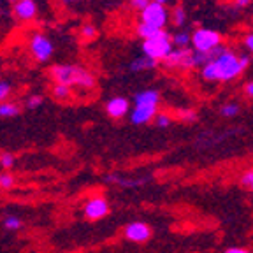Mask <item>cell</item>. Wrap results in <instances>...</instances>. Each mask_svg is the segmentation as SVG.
Segmentation results:
<instances>
[{
    "label": "cell",
    "instance_id": "obj_28",
    "mask_svg": "<svg viewBox=\"0 0 253 253\" xmlns=\"http://www.w3.org/2000/svg\"><path fill=\"white\" fill-rule=\"evenodd\" d=\"M12 91V84L5 79H0V102H5Z\"/></svg>",
    "mask_w": 253,
    "mask_h": 253
},
{
    "label": "cell",
    "instance_id": "obj_38",
    "mask_svg": "<svg viewBox=\"0 0 253 253\" xmlns=\"http://www.w3.org/2000/svg\"><path fill=\"white\" fill-rule=\"evenodd\" d=\"M9 2H11V4H16V2H18V0H9Z\"/></svg>",
    "mask_w": 253,
    "mask_h": 253
},
{
    "label": "cell",
    "instance_id": "obj_2",
    "mask_svg": "<svg viewBox=\"0 0 253 253\" xmlns=\"http://www.w3.org/2000/svg\"><path fill=\"white\" fill-rule=\"evenodd\" d=\"M49 76L55 83L67 84L71 88L91 90L95 86V76L83 65L78 63H56L49 69Z\"/></svg>",
    "mask_w": 253,
    "mask_h": 253
},
{
    "label": "cell",
    "instance_id": "obj_25",
    "mask_svg": "<svg viewBox=\"0 0 253 253\" xmlns=\"http://www.w3.org/2000/svg\"><path fill=\"white\" fill-rule=\"evenodd\" d=\"M178 118L185 123H194V122H197V113H195L194 109H179Z\"/></svg>",
    "mask_w": 253,
    "mask_h": 253
},
{
    "label": "cell",
    "instance_id": "obj_23",
    "mask_svg": "<svg viewBox=\"0 0 253 253\" xmlns=\"http://www.w3.org/2000/svg\"><path fill=\"white\" fill-rule=\"evenodd\" d=\"M220 115L223 118H234V116L239 115V104L236 102H227L220 107Z\"/></svg>",
    "mask_w": 253,
    "mask_h": 253
},
{
    "label": "cell",
    "instance_id": "obj_18",
    "mask_svg": "<svg viewBox=\"0 0 253 253\" xmlns=\"http://www.w3.org/2000/svg\"><path fill=\"white\" fill-rule=\"evenodd\" d=\"M79 36L83 41H93L95 37L99 36V30H97V27L93 23H84L79 28Z\"/></svg>",
    "mask_w": 253,
    "mask_h": 253
},
{
    "label": "cell",
    "instance_id": "obj_32",
    "mask_svg": "<svg viewBox=\"0 0 253 253\" xmlns=\"http://www.w3.org/2000/svg\"><path fill=\"white\" fill-rule=\"evenodd\" d=\"M245 46L248 47V51L253 55V32H250V34L245 36Z\"/></svg>",
    "mask_w": 253,
    "mask_h": 253
},
{
    "label": "cell",
    "instance_id": "obj_1",
    "mask_svg": "<svg viewBox=\"0 0 253 253\" xmlns=\"http://www.w3.org/2000/svg\"><path fill=\"white\" fill-rule=\"evenodd\" d=\"M248 65H250L248 55H239V53L232 51V49H225L216 60L204 65L201 74L202 79L210 81V83H213V81H223L225 83V81L236 79Z\"/></svg>",
    "mask_w": 253,
    "mask_h": 253
},
{
    "label": "cell",
    "instance_id": "obj_33",
    "mask_svg": "<svg viewBox=\"0 0 253 253\" xmlns=\"http://www.w3.org/2000/svg\"><path fill=\"white\" fill-rule=\"evenodd\" d=\"M225 253H252V252H248L246 248H237V246H232V248H227Z\"/></svg>",
    "mask_w": 253,
    "mask_h": 253
},
{
    "label": "cell",
    "instance_id": "obj_17",
    "mask_svg": "<svg viewBox=\"0 0 253 253\" xmlns=\"http://www.w3.org/2000/svg\"><path fill=\"white\" fill-rule=\"evenodd\" d=\"M53 97L56 100H69L72 95V88L67 86V84H60V83H55L53 84V90H51Z\"/></svg>",
    "mask_w": 253,
    "mask_h": 253
},
{
    "label": "cell",
    "instance_id": "obj_22",
    "mask_svg": "<svg viewBox=\"0 0 253 253\" xmlns=\"http://www.w3.org/2000/svg\"><path fill=\"white\" fill-rule=\"evenodd\" d=\"M2 225H4L5 230H20L23 227V221H21V218L14 216V214H9V216H5L2 220Z\"/></svg>",
    "mask_w": 253,
    "mask_h": 253
},
{
    "label": "cell",
    "instance_id": "obj_37",
    "mask_svg": "<svg viewBox=\"0 0 253 253\" xmlns=\"http://www.w3.org/2000/svg\"><path fill=\"white\" fill-rule=\"evenodd\" d=\"M63 2H78V0H63Z\"/></svg>",
    "mask_w": 253,
    "mask_h": 253
},
{
    "label": "cell",
    "instance_id": "obj_20",
    "mask_svg": "<svg viewBox=\"0 0 253 253\" xmlns=\"http://www.w3.org/2000/svg\"><path fill=\"white\" fill-rule=\"evenodd\" d=\"M172 44L176 47H188V44H192V36L185 30L176 32L172 36Z\"/></svg>",
    "mask_w": 253,
    "mask_h": 253
},
{
    "label": "cell",
    "instance_id": "obj_36",
    "mask_svg": "<svg viewBox=\"0 0 253 253\" xmlns=\"http://www.w3.org/2000/svg\"><path fill=\"white\" fill-rule=\"evenodd\" d=\"M151 2H158V4H164V5H166V4H169L170 0H151Z\"/></svg>",
    "mask_w": 253,
    "mask_h": 253
},
{
    "label": "cell",
    "instance_id": "obj_24",
    "mask_svg": "<svg viewBox=\"0 0 253 253\" xmlns=\"http://www.w3.org/2000/svg\"><path fill=\"white\" fill-rule=\"evenodd\" d=\"M16 179L11 172H0V188L2 190H11L14 186Z\"/></svg>",
    "mask_w": 253,
    "mask_h": 253
},
{
    "label": "cell",
    "instance_id": "obj_19",
    "mask_svg": "<svg viewBox=\"0 0 253 253\" xmlns=\"http://www.w3.org/2000/svg\"><path fill=\"white\" fill-rule=\"evenodd\" d=\"M170 21H172V25H176V27H183V25L186 23V12L181 5H176V7L170 11Z\"/></svg>",
    "mask_w": 253,
    "mask_h": 253
},
{
    "label": "cell",
    "instance_id": "obj_29",
    "mask_svg": "<svg viewBox=\"0 0 253 253\" xmlns=\"http://www.w3.org/2000/svg\"><path fill=\"white\" fill-rule=\"evenodd\" d=\"M42 102H44V99L41 95H30L27 99V107L28 109H37V107H41Z\"/></svg>",
    "mask_w": 253,
    "mask_h": 253
},
{
    "label": "cell",
    "instance_id": "obj_5",
    "mask_svg": "<svg viewBox=\"0 0 253 253\" xmlns=\"http://www.w3.org/2000/svg\"><path fill=\"white\" fill-rule=\"evenodd\" d=\"M221 46V34L213 28H197L192 34V49L199 53H210Z\"/></svg>",
    "mask_w": 253,
    "mask_h": 253
},
{
    "label": "cell",
    "instance_id": "obj_3",
    "mask_svg": "<svg viewBox=\"0 0 253 253\" xmlns=\"http://www.w3.org/2000/svg\"><path fill=\"white\" fill-rule=\"evenodd\" d=\"M172 44V36L167 30L157 32L153 37L142 41V53L150 58L157 60V62H164L167 56L170 55V51L174 49Z\"/></svg>",
    "mask_w": 253,
    "mask_h": 253
},
{
    "label": "cell",
    "instance_id": "obj_9",
    "mask_svg": "<svg viewBox=\"0 0 253 253\" xmlns=\"http://www.w3.org/2000/svg\"><path fill=\"white\" fill-rule=\"evenodd\" d=\"M123 236L126 241L132 243H146L151 237V229L144 221H130L128 225L123 229Z\"/></svg>",
    "mask_w": 253,
    "mask_h": 253
},
{
    "label": "cell",
    "instance_id": "obj_7",
    "mask_svg": "<svg viewBox=\"0 0 253 253\" xmlns=\"http://www.w3.org/2000/svg\"><path fill=\"white\" fill-rule=\"evenodd\" d=\"M162 63L169 69H183V71L197 67L195 65V51L192 47H174L170 55Z\"/></svg>",
    "mask_w": 253,
    "mask_h": 253
},
{
    "label": "cell",
    "instance_id": "obj_6",
    "mask_svg": "<svg viewBox=\"0 0 253 253\" xmlns=\"http://www.w3.org/2000/svg\"><path fill=\"white\" fill-rule=\"evenodd\" d=\"M28 51H30L32 58L36 62H47L51 58L53 53H55V46H53V41L42 34V32H36L32 34L30 39H28Z\"/></svg>",
    "mask_w": 253,
    "mask_h": 253
},
{
    "label": "cell",
    "instance_id": "obj_31",
    "mask_svg": "<svg viewBox=\"0 0 253 253\" xmlns=\"http://www.w3.org/2000/svg\"><path fill=\"white\" fill-rule=\"evenodd\" d=\"M150 4H151V0H130L132 9H135L137 12H142Z\"/></svg>",
    "mask_w": 253,
    "mask_h": 253
},
{
    "label": "cell",
    "instance_id": "obj_16",
    "mask_svg": "<svg viewBox=\"0 0 253 253\" xmlns=\"http://www.w3.org/2000/svg\"><path fill=\"white\" fill-rule=\"evenodd\" d=\"M20 106L12 100H5V102H0V118H12V116L20 115Z\"/></svg>",
    "mask_w": 253,
    "mask_h": 253
},
{
    "label": "cell",
    "instance_id": "obj_26",
    "mask_svg": "<svg viewBox=\"0 0 253 253\" xmlns=\"http://www.w3.org/2000/svg\"><path fill=\"white\" fill-rule=\"evenodd\" d=\"M155 125L158 126V128H167V126L172 123V118H170L167 113H157V116H155Z\"/></svg>",
    "mask_w": 253,
    "mask_h": 253
},
{
    "label": "cell",
    "instance_id": "obj_10",
    "mask_svg": "<svg viewBox=\"0 0 253 253\" xmlns=\"http://www.w3.org/2000/svg\"><path fill=\"white\" fill-rule=\"evenodd\" d=\"M12 12L20 21H32L37 18L39 12V5L36 0H18L16 4H12Z\"/></svg>",
    "mask_w": 253,
    "mask_h": 253
},
{
    "label": "cell",
    "instance_id": "obj_11",
    "mask_svg": "<svg viewBox=\"0 0 253 253\" xmlns=\"http://www.w3.org/2000/svg\"><path fill=\"white\" fill-rule=\"evenodd\" d=\"M158 113V106H134L130 111V122L134 125H146L155 120Z\"/></svg>",
    "mask_w": 253,
    "mask_h": 253
},
{
    "label": "cell",
    "instance_id": "obj_15",
    "mask_svg": "<svg viewBox=\"0 0 253 253\" xmlns=\"http://www.w3.org/2000/svg\"><path fill=\"white\" fill-rule=\"evenodd\" d=\"M157 65H158L157 60L150 58V56H146V55H141L130 62V71L132 72H144V71H151V69H155Z\"/></svg>",
    "mask_w": 253,
    "mask_h": 253
},
{
    "label": "cell",
    "instance_id": "obj_27",
    "mask_svg": "<svg viewBox=\"0 0 253 253\" xmlns=\"http://www.w3.org/2000/svg\"><path fill=\"white\" fill-rule=\"evenodd\" d=\"M16 158L12 153H9V151H2L0 153V166L4 167V169H11L12 166H14Z\"/></svg>",
    "mask_w": 253,
    "mask_h": 253
},
{
    "label": "cell",
    "instance_id": "obj_30",
    "mask_svg": "<svg viewBox=\"0 0 253 253\" xmlns=\"http://www.w3.org/2000/svg\"><path fill=\"white\" fill-rule=\"evenodd\" d=\"M239 181H241L243 186H246V188L253 192V170H246V172L241 176V179H239Z\"/></svg>",
    "mask_w": 253,
    "mask_h": 253
},
{
    "label": "cell",
    "instance_id": "obj_35",
    "mask_svg": "<svg viewBox=\"0 0 253 253\" xmlns=\"http://www.w3.org/2000/svg\"><path fill=\"white\" fill-rule=\"evenodd\" d=\"M245 91H246V95H248V97H252V99H253V81H252V83L246 84Z\"/></svg>",
    "mask_w": 253,
    "mask_h": 253
},
{
    "label": "cell",
    "instance_id": "obj_14",
    "mask_svg": "<svg viewBox=\"0 0 253 253\" xmlns=\"http://www.w3.org/2000/svg\"><path fill=\"white\" fill-rule=\"evenodd\" d=\"M160 93L157 90H142L137 91L134 97V106H158Z\"/></svg>",
    "mask_w": 253,
    "mask_h": 253
},
{
    "label": "cell",
    "instance_id": "obj_8",
    "mask_svg": "<svg viewBox=\"0 0 253 253\" xmlns=\"http://www.w3.org/2000/svg\"><path fill=\"white\" fill-rule=\"evenodd\" d=\"M83 214L86 220H91V221L102 220L104 216L109 214V202H107V199L100 197V195L90 197L84 202Z\"/></svg>",
    "mask_w": 253,
    "mask_h": 253
},
{
    "label": "cell",
    "instance_id": "obj_13",
    "mask_svg": "<svg viewBox=\"0 0 253 253\" xmlns=\"http://www.w3.org/2000/svg\"><path fill=\"white\" fill-rule=\"evenodd\" d=\"M148 178H139V179H130V178H123L120 174H106L104 176V181L113 183V185H118L122 188H137V186L144 185Z\"/></svg>",
    "mask_w": 253,
    "mask_h": 253
},
{
    "label": "cell",
    "instance_id": "obj_12",
    "mask_svg": "<svg viewBox=\"0 0 253 253\" xmlns=\"http://www.w3.org/2000/svg\"><path fill=\"white\" fill-rule=\"evenodd\" d=\"M128 111H130V104H128V100H126L125 97H120V95L109 99L106 104V113L115 120L123 118Z\"/></svg>",
    "mask_w": 253,
    "mask_h": 253
},
{
    "label": "cell",
    "instance_id": "obj_34",
    "mask_svg": "<svg viewBox=\"0 0 253 253\" xmlns=\"http://www.w3.org/2000/svg\"><path fill=\"white\" fill-rule=\"evenodd\" d=\"M234 4H236L237 7H248V5L252 4V0H234Z\"/></svg>",
    "mask_w": 253,
    "mask_h": 253
},
{
    "label": "cell",
    "instance_id": "obj_21",
    "mask_svg": "<svg viewBox=\"0 0 253 253\" xmlns=\"http://www.w3.org/2000/svg\"><path fill=\"white\" fill-rule=\"evenodd\" d=\"M157 32H160V30L150 27V25H144V23H137V25H135V34H137V36L141 37L142 41H146V39H150V37H153Z\"/></svg>",
    "mask_w": 253,
    "mask_h": 253
},
{
    "label": "cell",
    "instance_id": "obj_4",
    "mask_svg": "<svg viewBox=\"0 0 253 253\" xmlns=\"http://www.w3.org/2000/svg\"><path fill=\"white\" fill-rule=\"evenodd\" d=\"M170 21V12L167 5L151 2L142 12H139V23L150 25L157 30H166V25Z\"/></svg>",
    "mask_w": 253,
    "mask_h": 253
}]
</instances>
